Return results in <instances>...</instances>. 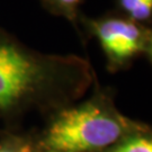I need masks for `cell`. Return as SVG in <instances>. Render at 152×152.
<instances>
[{"mask_svg":"<svg viewBox=\"0 0 152 152\" xmlns=\"http://www.w3.org/2000/svg\"><path fill=\"white\" fill-rule=\"evenodd\" d=\"M92 82L96 75L87 59L41 52L0 26V113L12 114L32 104L59 110Z\"/></svg>","mask_w":152,"mask_h":152,"instance_id":"obj_1","label":"cell"},{"mask_svg":"<svg viewBox=\"0 0 152 152\" xmlns=\"http://www.w3.org/2000/svg\"><path fill=\"white\" fill-rule=\"evenodd\" d=\"M151 127L122 114L110 91L96 88L89 99L56 110L39 144L48 152H106Z\"/></svg>","mask_w":152,"mask_h":152,"instance_id":"obj_2","label":"cell"},{"mask_svg":"<svg viewBox=\"0 0 152 152\" xmlns=\"http://www.w3.org/2000/svg\"><path fill=\"white\" fill-rule=\"evenodd\" d=\"M79 27L80 34L82 28L83 34L97 41L109 72L124 70L137 56L144 54L152 29L121 14H105L98 17L82 15Z\"/></svg>","mask_w":152,"mask_h":152,"instance_id":"obj_3","label":"cell"},{"mask_svg":"<svg viewBox=\"0 0 152 152\" xmlns=\"http://www.w3.org/2000/svg\"><path fill=\"white\" fill-rule=\"evenodd\" d=\"M45 10L55 17L63 18L80 34L79 22L81 18V6L85 0H38Z\"/></svg>","mask_w":152,"mask_h":152,"instance_id":"obj_4","label":"cell"},{"mask_svg":"<svg viewBox=\"0 0 152 152\" xmlns=\"http://www.w3.org/2000/svg\"><path fill=\"white\" fill-rule=\"evenodd\" d=\"M116 7L132 22L145 25L152 20V0H116Z\"/></svg>","mask_w":152,"mask_h":152,"instance_id":"obj_5","label":"cell"},{"mask_svg":"<svg viewBox=\"0 0 152 152\" xmlns=\"http://www.w3.org/2000/svg\"><path fill=\"white\" fill-rule=\"evenodd\" d=\"M106 152H152V127L125 137Z\"/></svg>","mask_w":152,"mask_h":152,"instance_id":"obj_6","label":"cell"},{"mask_svg":"<svg viewBox=\"0 0 152 152\" xmlns=\"http://www.w3.org/2000/svg\"><path fill=\"white\" fill-rule=\"evenodd\" d=\"M0 152H32V143L18 136H9L0 143Z\"/></svg>","mask_w":152,"mask_h":152,"instance_id":"obj_7","label":"cell"},{"mask_svg":"<svg viewBox=\"0 0 152 152\" xmlns=\"http://www.w3.org/2000/svg\"><path fill=\"white\" fill-rule=\"evenodd\" d=\"M144 54L148 56V59H149V61H150V63L152 65V29L151 33H150V36H149V41H148L147 49H145Z\"/></svg>","mask_w":152,"mask_h":152,"instance_id":"obj_8","label":"cell"}]
</instances>
